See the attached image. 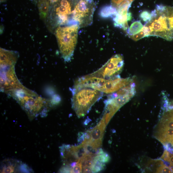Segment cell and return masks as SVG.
I'll list each match as a JSON object with an SVG mask.
<instances>
[{
	"mask_svg": "<svg viewBox=\"0 0 173 173\" xmlns=\"http://www.w3.org/2000/svg\"><path fill=\"white\" fill-rule=\"evenodd\" d=\"M8 95L18 102L30 120H34L39 116L41 117H46L54 106L52 100L42 98L23 84Z\"/></svg>",
	"mask_w": 173,
	"mask_h": 173,
	"instance_id": "obj_1",
	"label": "cell"
},
{
	"mask_svg": "<svg viewBox=\"0 0 173 173\" xmlns=\"http://www.w3.org/2000/svg\"><path fill=\"white\" fill-rule=\"evenodd\" d=\"M150 20L144 26L149 30V36L173 40V7L157 5L151 12Z\"/></svg>",
	"mask_w": 173,
	"mask_h": 173,
	"instance_id": "obj_2",
	"label": "cell"
},
{
	"mask_svg": "<svg viewBox=\"0 0 173 173\" xmlns=\"http://www.w3.org/2000/svg\"><path fill=\"white\" fill-rule=\"evenodd\" d=\"M1 90L8 95L21 84L15 71V66L19 57L16 51L1 48Z\"/></svg>",
	"mask_w": 173,
	"mask_h": 173,
	"instance_id": "obj_3",
	"label": "cell"
},
{
	"mask_svg": "<svg viewBox=\"0 0 173 173\" xmlns=\"http://www.w3.org/2000/svg\"><path fill=\"white\" fill-rule=\"evenodd\" d=\"M131 77L123 79L119 77L106 79L93 76L90 74L79 78L76 80L74 88L88 87L107 94H111L133 82Z\"/></svg>",
	"mask_w": 173,
	"mask_h": 173,
	"instance_id": "obj_4",
	"label": "cell"
},
{
	"mask_svg": "<svg viewBox=\"0 0 173 173\" xmlns=\"http://www.w3.org/2000/svg\"><path fill=\"white\" fill-rule=\"evenodd\" d=\"M72 107L77 116L82 117L88 114L94 104L103 96V93L91 88H72Z\"/></svg>",
	"mask_w": 173,
	"mask_h": 173,
	"instance_id": "obj_5",
	"label": "cell"
},
{
	"mask_svg": "<svg viewBox=\"0 0 173 173\" xmlns=\"http://www.w3.org/2000/svg\"><path fill=\"white\" fill-rule=\"evenodd\" d=\"M79 26L78 25L59 26L55 32L62 58L67 62L71 61L77 43Z\"/></svg>",
	"mask_w": 173,
	"mask_h": 173,
	"instance_id": "obj_6",
	"label": "cell"
},
{
	"mask_svg": "<svg viewBox=\"0 0 173 173\" xmlns=\"http://www.w3.org/2000/svg\"><path fill=\"white\" fill-rule=\"evenodd\" d=\"M135 93V84L132 82L110 94L104 101V113L109 114L112 117L119 109L133 98Z\"/></svg>",
	"mask_w": 173,
	"mask_h": 173,
	"instance_id": "obj_7",
	"label": "cell"
},
{
	"mask_svg": "<svg viewBox=\"0 0 173 173\" xmlns=\"http://www.w3.org/2000/svg\"><path fill=\"white\" fill-rule=\"evenodd\" d=\"M72 19L74 25L80 28L91 25L96 8L94 0H73Z\"/></svg>",
	"mask_w": 173,
	"mask_h": 173,
	"instance_id": "obj_8",
	"label": "cell"
},
{
	"mask_svg": "<svg viewBox=\"0 0 173 173\" xmlns=\"http://www.w3.org/2000/svg\"><path fill=\"white\" fill-rule=\"evenodd\" d=\"M73 0H61L49 14L51 24L55 27L74 25L72 19Z\"/></svg>",
	"mask_w": 173,
	"mask_h": 173,
	"instance_id": "obj_9",
	"label": "cell"
},
{
	"mask_svg": "<svg viewBox=\"0 0 173 173\" xmlns=\"http://www.w3.org/2000/svg\"><path fill=\"white\" fill-rule=\"evenodd\" d=\"M124 64L123 56L116 54L112 57L101 68L90 74L93 76L106 79H111L120 77Z\"/></svg>",
	"mask_w": 173,
	"mask_h": 173,
	"instance_id": "obj_10",
	"label": "cell"
},
{
	"mask_svg": "<svg viewBox=\"0 0 173 173\" xmlns=\"http://www.w3.org/2000/svg\"><path fill=\"white\" fill-rule=\"evenodd\" d=\"M104 119L102 117L99 124L91 130L86 132L84 141L96 149L101 146L106 127Z\"/></svg>",
	"mask_w": 173,
	"mask_h": 173,
	"instance_id": "obj_11",
	"label": "cell"
},
{
	"mask_svg": "<svg viewBox=\"0 0 173 173\" xmlns=\"http://www.w3.org/2000/svg\"><path fill=\"white\" fill-rule=\"evenodd\" d=\"M132 3L128 0H125L117 8V13L113 19L115 27L122 28L124 30L128 29V11Z\"/></svg>",
	"mask_w": 173,
	"mask_h": 173,
	"instance_id": "obj_12",
	"label": "cell"
},
{
	"mask_svg": "<svg viewBox=\"0 0 173 173\" xmlns=\"http://www.w3.org/2000/svg\"><path fill=\"white\" fill-rule=\"evenodd\" d=\"M32 172H33L32 170L27 165L17 160L6 159L2 163L1 173H30Z\"/></svg>",
	"mask_w": 173,
	"mask_h": 173,
	"instance_id": "obj_13",
	"label": "cell"
},
{
	"mask_svg": "<svg viewBox=\"0 0 173 173\" xmlns=\"http://www.w3.org/2000/svg\"><path fill=\"white\" fill-rule=\"evenodd\" d=\"M50 2L49 0H40L38 3L40 18L46 20L48 17L49 12Z\"/></svg>",
	"mask_w": 173,
	"mask_h": 173,
	"instance_id": "obj_14",
	"label": "cell"
},
{
	"mask_svg": "<svg viewBox=\"0 0 173 173\" xmlns=\"http://www.w3.org/2000/svg\"><path fill=\"white\" fill-rule=\"evenodd\" d=\"M117 8L113 5H107L101 10L99 15L102 18H106L114 17L117 13Z\"/></svg>",
	"mask_w": 173,
	"mask_h": 173,
	"instance_id": "obj_15",
	"label": "cell"
},
{
	"mask_svg": "<svg viewBox=\"0 0 173 173\" xmlns=\"http://www.w3.org/2000/svg\"><path fill=\"white\" fill-rule=\"evenodd\" d=\"M144 26L140 21L133 22L126 30L129 36L135 35L138 33L143 27Z\"/></svg>",
	"mask_w": 173,
	"mask_h": 173,
	"instance_id": "obj_16",
	"label": "cell"
},
{
	"mask_svg": "<svg viewBox=\"0 0 173 173\" xmlns=\"http://www.w3.org/2000/svg\"><path fill=\"white\" fill-rule=\"evenodd\" d=\"M106 168L105 163H102L97 159L96 156L94 157L93 164L92 169L93 173H97L104 170Z\"/></svg>",
	"mask_w": 173,
	"mask_h": 173,
	"instance_id": "obj_17",
	"label": "cell"
},
{
	"mask_svg": "<svg viewBox=\"0 0 173 173\" xmlns=\"http://www.w3.org/2000/svg\"><path fill=\"white\" fill-rule=\"evenodd\" d=\"M96 157L99 160L104 163H108L111 159L109 155L106 152H104L102 148L99 149Z\"/></svg>",
	"mask_w": 173,
	"mask_h": 173,
	"instance_id": "obj_18",
	"label": "cell"
},
{
	"mask_svg": "<svg viewBox=\"0 0 173 173\" xmlns=\"http://www.w3.org/2000/svg\"><path fill=\"white\" fill-rule=\"evenodd\" d=\"M161 159L169 162L170 167L173 169V154L169 152H167L162 156Z\"/></svg>",
	"mask_w": 173,
	"mask_h": 173,
	"instance_id": "obj_19",
	"label": "cell"
},
{
	"mask_svg": "<svg viewBox=\"0 0 173 173\" xmlns=\"http://www.w3.org/2000/svg\"><path fill=\"white\" fill-rule=\"evenodd\" d=\"M156 173H173V169L165 165L161 166L157 170Z\"/></svg>",
	"mask_w": 173,
	"mask_h": 173,
	"instance_id": "obj_20",
	"label": "cell"
},
{
	"mask_svg": "<svg viewBox=\"0 0 173 173\" xmlns=\"http://www.w3.org/2000/svg\"><path fill=\"white\" fill-rule=\"evenodd\" d=\"M129 37L133 40L137 41L146 37L144 32L142 30L135 35L129 36Z\"/></svg>",
	"mask_w": 173,
	"mask_h": 173,
	"instance_id": "obj_21",
	"label": "cell"
},
{
	"mask_svg": "<svg viewBox=\"0 0 173 173\" xmlns=\"http://www.w3.org/2000/svg\"><path fill=\"white\" fill-rule=\"evenodd\" d=\"M140 17L145 22L147 23L151 18V13H150L147 11H144L140 14Z\"/></svg>",
	"mask_w": 173,
	"mask_h": 173,
	"instance_id": "obj_22",
	"label": "cell"
},
{
	"mask_svg": "<svg viewBox=\"0 0 173 173\" xmlns=\"http://www.w3.org/2000/svg\"><path fill=\"white\" fill-rule=\"evenodd\" d=\"M82 165L80 161H77V164L71 169V173H78L82 172Z\"/></svg>",
	"mask_w": 173,
	"mask_h": 173,
	"instance_id": "obj_23",
	"label": "cell"
},
{
	"mask_svg": "<svg viewBox=\"0 0 173 173\" xmlns=\"http://www.w3.org/2000/svg\"><path fill=\"white\" fill-rule=\"evenodd\" d=\"M86 137V133L80 132L78 134V143L81 144L84 140Z\"/></svg>",
	"mask_w": 173,
	"mask_h": 173,
	"instance_id": "obj_24",
	"label": "cell"
},
{
	"mask_svg": "<svg viewBox=\"0 0 173 173\" xmlns=\"http://www.w3.org/2000/svg\"><path fill=\"white\" fill-rule=\"evenodd\" d=\"M82 172L83 173H93L91 168L86 167L82 168Z\"/></svg>",
	"mask_w": 173,
	"mask_h": 173,
	"instance_id": "obj_25",
	"label": "cell"
},
{
	"mask_svg": "<svg viewBox=\"0 0 173 173\" xmlns=\"http://www.w3.org/2000/svg\"><path fill=\"white\" fill-rule=\"evenodd\" d=\"M91 121V120L89 118H88L84 122V124L85 125H87Z\"/></svg>",
	"mask_w": 173,
	"mask_h": 173,
	"instance_id": "obj_26",
	"label": "cell"
},
{
	"mask_svg": "<svg viewBox=\"0 0 173 173\" xmlns=\"http://www.w3.org/2000/svg\"><path fill=\"white\" fill-rule=\"evenodd\" d=\"M132 15L131 13H129L128 15V21H130L132 19Z\"/></svg>",
	"mask_w": 173,
	"mask_h": 173,
	"instance_id": "obj_27",
	"label": "cell"
},
{
	"mask_svg": "<svg viewBox=\"0 0 173 173\" xmlns=\"http://www.w3.org/2000/svg\"><path fill=\"white\" fill-rule=\"evenodd\" d=\"M128 1L131 2H132L134 1V0H128Z\"/></svg>",
	"mask_w": 173,
	"mask_h": 173,
	"instance_id": "obj_28",
	"label": "cell"
}]
</instances>
